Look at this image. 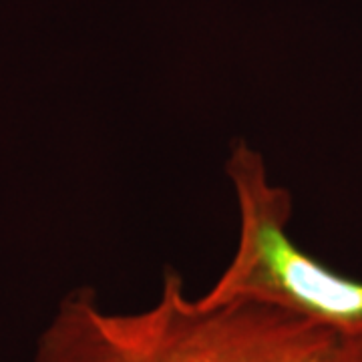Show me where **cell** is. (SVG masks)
<instances>
[{"label":"cell","mask_w":362,"mask_h":362,"mask_svg":"<svg viewBox=\"0 0 362 362\" xmlns=\"http://www.w3.org/2000/svg\"><path fill=\"white\" fill-rule=\"evenodd\" d=\"M334 342L259 302L204 306L168 270L156 302L137 312L107 310L93 288L73 290L40 334L35 362H324Z\"/></svg>","instance_id":"6da1fadb"},{"label":"cell","mask_w":362,"mask_h":362,"mask_svg":"<svg viewBox=\"0 0 362 362\" xmlns=\"http://www.w3.org/2000/svg\"><path fill=\"white\" fill-rule=\"evenodd\" d=\"M226 175L238 207L232 258L197 300L218 306L233 300L274 306L330 332L362 342V282L298 247L290 235L292 195L270 177L258 149L235 141Z\"/></svg>","instance_id":"7a4b0ae2"},{"label":"cell","mask_w":362,"mask_h":362,"mask_svg":"<svg viewBox=\"0 0 362 362\" xmlns=\"http://www.w3.org/2000/svg\"><path fill=\"white\" fill-rule=\"evenodd\" d=\"M324 362H362V342L356 340H338Z\"/></svg>","instance_id":"3957f363"}]
</instances>
